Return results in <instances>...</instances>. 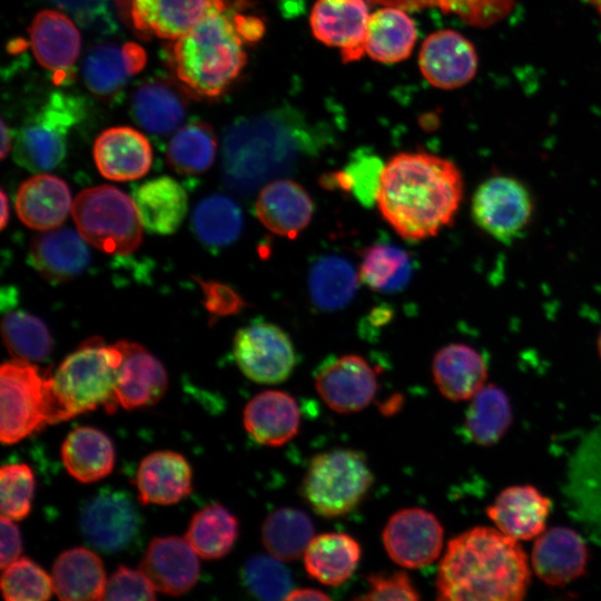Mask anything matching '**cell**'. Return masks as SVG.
Returning a JSON list of instances; mask_svg holds the SVG:
<instances>
[{
    "label": "cell",
    "mask_w": 601,
    "mask_h": 601,
    "mask_svg": "<svg viewBox=\"0 0 601 601\" xmlns=\"http://www.w3.org/2000/svg\"><path fill=\"white\" fill-rule=\"evenodd\" d=\"M247 590L260 600H285L292 591V577L282 560L269 554L249 558L242 571Z\"/></svg>",
    "instance_id": "obj_48"
},
{
    "label": "cell",
    "mask_w": 601,
    "mask_h": 601,
    "mask_svg": "<svg viewBox=\"0 0 601 601\" xmlns=\"http://www.w3.org/2000/svg\"><path fill=\"white\" fill-rule=\"evenodd\" d=\"M72 217L83 239L104 253L129 254L141 242L136 205L114 186L82 190L72 205Z\"/></svg>",
    "instance_id": "obj_7"
},
{
    "label": "cell",
    "mask_w": 601,
    "mask_h": 601,
    "mask_svg": "<svg viewBox=\"0 0 601 601\" xmlns=\"http://www.w3.org/2000/svg\"><path fill=\"white\" fill-rule=\"evenodd\" d=\"M366 0H316L311 28L316 39L341 49L344 62L362 58L370 19Z\"/></svg>",
    "instance_id": "obj_15"
},
{
    "label": "cell",
    "mask_w": 601,
    "mask_h": 601,
    "mask_svg": "<svg viewBox=\"0 0 601 601\" xmlns=\"http://www.w3.org/2000/svg\"><path fill=\"white\" fill-rule=\"evenodd\" d=\"M324 139L323 129L288 105L239 118L224 135V179L238 193H253L317 154Z\"/></svg>",
    "instance_id": "obj_2"
},
{
    "label": "cell",
    "mask_w": 601,
    "mask_h": 601,
    "mask_svg": "<svg viewBox=\"0 0 601 601\" xmlns=\"http://www.w3.org/2000/svg\"><path fill=\"white\" fill-rule=\"evenodd\" d=\"M51 578L55 593L66 601L102 600L107 584L102 561L85 548L60 553Z\"/></svg>",
    "instance_id": "obj_33"
},
{
    "label": "cell",
    "mask_w": 601,
    "mask_h": 601,
    "mask_svg": "<svg viewBox=\"0 0 601 601\" xmlns=\"http://www.w3.org/2000/svg\"><path fill=\"white\" fill-rule=\"evenodd\" d=\"M85 242L69 228L46 230L32 240L30 263L48 280H69L89 264L90 254Z\"/></svg>",
    "instance_id": "obj_30"
},
{
    "label": "cell",
    "mask_w": 601,
    "mask_h": 601,
    "mask_svg": "<svg viewBox=\"0 0 601 601\" xmlns=\"http://www.w3.org/2000/svg\"><path fill=\"white\" fill-rule=\"evenodd\" d=\"M14 205L24 225L46 231L66 220L71 208V196L62 179L40 174L30 177L19 187Z\"/></svg>",
    "instance_id": "obj_27"
},
{
    "label": "cell",
    "mask_w": 601,
    "mask_h": 601,
    "mask_svg": "<svg viewBox=\"0 0 601 601\" xmlns=\"http://www.w3.org/2000/svg\"><path fill=\"white\" fill-rule=\"evenodd\" d=\"M358 278L359 275L346 258L338 255L319 257L308 275L313 303L327 312L345 307L355 296Z\"/></svg>",
    "instance_id": "obj_39"
},
{
    "label": "cell",
    "mask_w": 601,
    "mask_h": 601,
    "mask_svg": "<svg viewBox=\"0 0 601 601\" xmlns=\"http://www.w3.org/2000/svg\"><path fill=\"white\" fill-rule=\"evenodd\" d=\"M156 591L140 569L120 565L107 580L102 600H154Z\"/></svg>",
    "instance_id": "obj_50"
},
{
    "label": "cell",
    "mask_w": 601,
    "mask_h": 601,
    "mask_svg": "<svg viewBox=\"0 0 601 601\" xmlns=\"http://www.w3.org/2000/svg\"><path fill=\"white\" fill-rule=\"evenodd\" d=\"M308 575L329 587L347 581L362 556L357 540L346 533H323L312 539L304 552Z\"/></svg>",
    "instance_id": "obj_34"
},
{
    "label": "cell",
    "mask_w": 601,
    "mask_h": 601,
    "mask_svg": "<svg viewBox=\"0 0 601 601\" xmlns=\"http://www.w3.org/2000/svg\"><path fill=\"white\" fill-rule=\"evenodd\" d=\"M475 224L496 240L508 244L528 226L532 211V197L515 178L495 176L483 181L472 198Z\"/></svg>",
    "instance_id": "obj_11"
},
{
    "label": "cell",
    "mask_w": 601,
    "mask_h": 601,
    "mask_svg": "<svg viewBox=\"0 0 601 601\" xmlns=\"http://www.w3.org/2000/svg\"><path fill=\"white\" fill-rule=\"evenodd\" d=\"M374 475L364 453L335 449L316 454L300 484L309 508L323 518L343 516L365 499Z\"/></svg>",
    "instance_id": "obj_6"
},
{
    "label": "cell",
    "mask_w": 601,
    "mask_h": 601,
    "mask_svg": "<svg viewBox=\"0 0 601 601\" xmlns=\"http://www.w3.org/2000/svg\"><path fill=\"white\" fill-rule=\"evenodd\" d=\"M368 591L357 600H418L420 593L404 571L371 573Z\"/></svg>",
    "instance_id": "obj_51"
},
{
    "label": "cell",
    "mask_w": 601,
    "mask_h": 601,
    "mask_svg": "<svg viewBox=\"0 0 601 601\" xmlns=\"http://www.w3.org/2000/svg\"><path fill=\"white\" fill-rule=\"evenodd\" d=\"M139 569L157 591L168 595H181L198 580V554L186 539L155 538L148 544Z\"/></svg>",
    "instance_id": "obj_18"
},
{
    "label": "cell",
    "mask_w": 601,
    "mask_h": 601,
    "mask_svg": "<svg viewBox=\"0 0 601 601\" xmlns=\"http://www.w3.org/2000/svg\"><path fill=\"white\" fill-rule=\"evenodd\" d=\"M315 387L331 410L341 414L355 413L373 401L377 391L376 372L359 355H342L319 366Z\"/></svg>",
    "instance_id": "obj_14"
},
{
    "label": "cell",
    "mask_w": 601,
    "mask_h": 601,
    "mask_svg": "<svg viewBox=\"0 0 601 601\" xmlns=\"http://www.w3.org/2000/svg\"><path fill=\"white\" fill-rule=\"evenodd\" d=\"M122 353L116 397L126 410L155 405L164 395L168 378L162 364L137 343H116Z\"/></svg>",
    "instance_id": "obj_20"
},
{
    "label": "cell",
    "mask_w": 601,
    "mask_h": 601,
    "mask_svg": "<svg viewBox=\"0 0 601 601\" xmlns=\"http://www.w3.org/2000/svg\"><path fill=\"white\" fill-rule=\"evenodd\" d=\"M234 22L243 40L256 41L264 33V24L256 17L235 14Z\"/></svg>",
    "instance_id": "obj_56"
},
{
    "label": "cell",
    "mask_w": 601,
    "mask_h": 601,
    "mask_svg": "<svg viewBox=\"0 0 601 601\" xmlns=\"http://www.w3.org/2000/svg\"><path fill=\"white\" fill-rule=\"evenodd\" d=\"M466 410L464 431L481 446L497 443L512 424L513 412L505 392L494 385H484L472 398Z\"/></svg>",
    "instance_id": "obj_38"
},
{
    "label": "cell",
    "mask_w": 601,
    "mask_h": 601,
    "mask_svg": "<svg viewBox=\"0 0 601 601\" xmlns=\"http://www.w3.org/2000/svg\"><path fill=\"white\" fill-rule=\"evenodd\" d=\"M300 412L296 400L283 391L256 394L245 406L244 426L259 444L280 446L299 430Z\"/></svg>",
    "instance_id": "obj_24"
},
{
    "label": "cell",
    "mask_w": 601,
    "mask_h": 601,
    "mask_svg": "<svg viewBox=\"0 0 601 601\" xmlns=\"http://www.w3.org/2000/svg\"><path fill=\"white\" fill-rule=\"evenodd\" d=\"M256 214L268 230L293 239L309 225L314 203L299 184L279 178L262 188L256 201Z\"/></svg>",
    "instance_id": "obj_22"
},
{
    "label": "cell",
    "mask_w": 601,
    "mask_h": 601,
    "mask_svg": "<svg viewBox=\"0 0 601 601\" xmlns=\"http://www.w3.org/2000/svg\"><path fill=\"white\" fill-rule=\"evenodd\" d=\"M598 352H599V356L601 358V331H600L599 336H598Z\"/></svg>",
    "instance_id": "obj_61"
},
{
    "label": "cell",
    "mask_w": 601,
    "mask_h": 601,
    "mask_svg": "<svg viewBox=\"0 0 601 601\" xmlns=\"http://www.w3.org/2000/svg\"><path fill=\"white\" fill-rule=\"evenodd\" d=\"M530 583L529 559L519 541L480 525L449 541L437 569L436 599L520 601Z\"/></svg>",
    "instance_id": "obj_3"
},
{
    "label": "cell",
    "mask_w": 601,
    "mask_h": 601,
    "mask_svg": "<svg viewBox=\"0 0 601 601\" xmlns=\"http://www.w3.org/2000/svg\"><path fill=\"white\" fill-rule=\"evenodd\" d=\"M142 226L152 234L169 235L178 229L187 213V195L171 177H157L132 190Z\"/></svg>",
    "instance_id": "obj_32"
},
{
    "label": "cell",
    "mask_w": 601,
    "mask_h": 601,
    "mask_svg": "<svg viewBox=\"0 0 601 601\" xmlns=\"http://www.w3.org/2000/svg\"><path fill=\"white\" fill-rule=\"evenodd\" d=\"M61 459L71 476L82 483H90L104 479L112 471L115 449L102 431L81 426L65 439Z\"/></svg>",
    "instance_id": "obj_35"
},
{
    "label": "cell",
    "mask_w": 601,
    "mask_h": 601,
    "mask_svg": "<svg viewBox=\"0 0 601 601\" xmlns=\"http://www.w3.org/2000/svg\"><path fill=\"white\" fill-rule=\"evenodd\" d=\"M462 195V175L451 160L400 152L384 165L376 205L402 238L418 242L453 223Z\"/></svg>",
    "instance_id": "obj_1"
},
{
    "label": "cell",
    "mask_w": 601,
    "mask_h": 601,
    "mask_svg": "<svg viewBox=\"0 0 601 601\" xmlns=\"http://www.w3.org/2000/svg\"><path fill=\"white\" fill-rule=\"evenodd\" d=\"M417 40V30L405 10L396 7L381 8L370 16L365 51L381 62L406 59Z\"/></svg>",
    "instance_id": "obj_36"
},
{
    "label": "cell",
    "mask_w": 601,
    "mask_h": 601,
    "mask_svg": "<svg viewBox=\"0 0 601 601\" xmlns=\"http://www.w3.org/2000/svg\"><path fill=\"white\" fill-rule=\"evenodd\" d=\"M82 114L83 105L78 97L52 93L20 128L14 141V160L33 173L56 168L66 156L68 134Z\"/></svg>",
    "instance_id": "obj_9"
},
{
    "label": "cell",
    "mask_w": 601,
    "mask_h": 601,
    "mask_svg": "<svg viewBox=\"0 0 601 601\" xmlns=\"http://www.w3.org/2000/svg\"><path fill=\"white\" fill-rule=\"evenodd\" d=\"M217 140L213 128L203 121H193L175 132L167 148L169 166L181 175L206 171L214 162Z\"/></svg>",
    "instance_id": "obj_44"
},
{
    "label": "cell",
    "mask_w": 601,
    "mask_h": 601,
    "mask_svg": "<svg viewBox=\"0 0 601 601\" xmlns=\"http://www.w3.org/2000/svg\"><path fill=\"white\" fill-rule=\"evenodd\" d=\"M462 0H368L372 4L396 7L403 10L439 8L445 13L456 14Z\"/></svg>",
    "instance_id": "obj_55"
},
{
    "label": "cell",
    "mask_w": 601,
    "mask_h": 601,
    "mask_svg": "<svg viewBox=\"0 0 601 601\" xmlns=\"http://www.w3.org/2000/svg\"><path fill=\"white\" fill-rule=\"evenodd\" d=\"M238 534L236 516L221 504L213 503L193 515L185 539L198 556L216 560L230 552Z\"/></svg>",
    "instance_id": "obj_40"
},
{
    "label": "cell",
    "mask_w": 601,
    "mask_h": 601,
    "mask_svg": "<svg viewBox=\"0 0 601 601\" xmlns=\"http://www.w3.org/2000/svg\"><path fill=\"white\" fill-rule=\"evenodd\" d=\"M589 549L574 530L554 526L535 538L531 552V568L550 587H564L585 573Z\"/></svg>",
    "instance_id": "obj_17"
},
{
    "label": "cell",
    "mask_w": 601,
    "mask_h": 601,
    "mask_svg": "<svg viewBox=\"0 0 601 601\" xmlns=\"http://www.w3.org/2000/svg\"><path fill=\"white\" fill-rule=\"evenodd\" d=\"M81 23L109 22V0H49Z\"/></svg>",
    "instance_id": "obj_53"
},
{
    "label": "cell",
    "mask_w": 601,
    "mask_h": 601,
    "mask_svg": "<svg viewBox=\"0 0 601 601\" xmlns=\"http://www.w3.org/2000/svg\"><path fill=\"white\" fill-rule=\"evenodd\" d=\"M384 164L367 149L356 150L343 170L324 175L321 183L326 188L351 193L363 206L376 203Z\"/></svg>",
    "instance_id": "obj_45"
},
{
    "label": "cell",
    "mask_w": 601,
    "mask_h": 601,
    "mask_svg": "<svg viewBox=\"0 0 601 601\" xmlns=\"http://www.w3.org/2000/svg\"><path fill=\"white\" fill-rule=\"evenodd\" d=\"M131 111L136 122L146 131L166 135L183 121L186 101L168 82L150 81L135 91Z\"/></svg>",
    "instance_id": "obj_37"
},
{
    "label": "cell",
    "mask_w": 601,
    "mask_h": 601,
    "mask_svg": "<svg viewBox=\"0 0 601 601\" xmlns=\"http://www.w3.org/2000/svg\"><path fill=\"white\" fill-rule=\"evenodd\" d=\"M30 41L38 62L59 75L76 62L80 51V35L63 13L42 10L30 27Z\"/></svg>",
    "instance_id": "obj_31"
},
{
    "label": "cell",
    "mask_w": 601,
    "mask_h": 601,
    "mask_svg": "<svg viewBox=\"0 0 601 601\" xmlns=\"http://www.w3.org/2000/svg\"><path fill=\"white\" fill-rule=\"evenodd\" d=\"M358 275L373 290L396 293L408 285L413 275V260L400 246L374 244L363 252Z\"/></svg>",
    "instance_id": "obj_42"
},
{
    "label": "cell",
    "mask_w": 601,
    "mask_h": 601,
    "mask_svg": "<svg viewBox=\"0 0 601 601\" xmlns=\"http://www.w3.org/2000/svg\"><path fill=\"white\" fill-rule=\"evenodd\" d=\"M191 221L198 239L211 247L234 243L244 225L240 207L225 195H210L200 200L195 207Z\"/></svg>",
    "instance_id": "obj_43"
},
{
    "label": "cell",
    "mask_w": 601,
    "mask_h": 601,
    "mask_svg": "<svg viewBox=\"0 0 601 601\" xmlns=\"http://www.w3.org/2000/svg\"><path fill=\"white\" fill-rule=\"evenodd\" d=\"M191 467L184 455L173 451H157L140 462L136 485L144 504L169 505L191 492Z\"/></svg>",
    "instance_id": "obj_25"
},
{
    "label": "cell",
    "mask_w": 601,
    "mask_h": 601,
    "mask_svg": "<svg viewBox=\"0 0 601 601\" xmlns=\"http://www.w3.org/2000/svg\"><path fill=\"white\" fill-rule=\"evenodd\" d=\"M226 9L225 0H131L130 16L137 30L175 40L211 12Z\"/></svg>",
    "instance_id": "obj_21"
},
{
    "label": "cell",
    "mask_w": 601,
    "mask_h": 601,
    "mask_svg": "<svg viewBox=\"0 0 601 601\" xmlns=\"http://www.w3.org/2000/svg\"><path fill=\"white\" fill-rule=\"evenodd\" d=\"M418 66L424 78L434 87L455 89L470 82L477 70L473 45L455 30L431 33L422 43Z\"/></svg>",
    "instance_id": "obj_16"
},
{
    "label": "cell",
    "mask_w": 601,
    "mask_h": 601,
    "mask_svg": "<svg viewBox=\"0 0 601 601\" xmlns=\"http://www.w3.org/2000/svg\"><path fill=\"white\" fill-rule=\"evenodd\" d=\"M584 1L591 4L592 7H594L597 11L601 14V0H584Z\"/></svg>",
    "instance_id": "obj_60"
},
{
    "label": "cell",
    "mask_w": 601,
    "mask_h": 601,
    "mask_svg": "<svg viewBox=\"0 0 601 601\" xmlns=\"http://www.w3.org/2000/svg\"><path fill=\"white\" fill-rule=\"evenodd\" d=\"M55 424L50 377L29 361L17 358L0 368V439L13 444Z\"/></svg>",
    "instance_id": "obj_8"
},
{
    "label": "cell",
    "mask_w": 601,
    "mask_h": 601,
    "mask_svg": "<svg viewBox=\"0 0 601 601\" xmlns=\"http://www.w3.org/2000/svg\"><path fill=\"white\" fill-rule=\"evenodd\" d=\"M565 486L582 515L601 529V422L581 440L572 454Z\"/></svg>",
    "instance_id": "obj_26"
},
{
    "label": "cell",
    "mask_w": 601,
    "mask_h": 601,
    "mask_svg": "<svg viewBox=\"0 0 601 601\" xmlns=\"http://www.w3.org/2000/svg\"><path fill=\"white\" fill-rule=\"evenodd\" d=\"M233 354L243 374L260 384L286 381L296 365V352L288 334L269 322L257 321L239 328Z\"/></svg>",
    "instance_id": "obj_10"
},
{
    "label": "cell",
    "mask_w": 601,
    "mask_h": 601,
    "mask_svg": "<svg viewBox=\"0 0 601 601\" xmlns=\"http://www.w3.org/2000/svg\"><path fill=\"white\" fill-rule=\"evenodd\" d=\"M2 339L17 358L41 362L52 351V338L45 323L27 312L8 313L1 323Z\"/></svg>",
    "instance_id": "obj_46"
},
{
    "label": "cell",
    "mask_w": 601,
    "mask_h": 601,
    "mask_svg": "<svg viewBox=\"0 0 601 601\" xmlns=\"http://www.w3.org/2000/svg\"><path fill=\"white\" fill-rule=\"evenodd\" d=\"M552 501L530 484L502 490L486 509L487 518L504 534L525 541L545 531Z\"/></svg>",
    "instance_id": "obj_19"
},
{
    "label": "cell",
    "mask_w": 601,
    "mask_h": 601,
    "mask_svg": "<svg viewBox=\"0 0 601 601\" xmlns=\"http://www.w3.org/2000/svg\"><path fill=\"white\" fill-rule=\"evenodd\" d=\"M1 532V552H0V566L6 568L11 562L19 559L22 543L21 535L18 526L12 519L1 515L0 520Z\"/></svg>",
    "instance_id": "obj_54"
},
{
    "label": "cell",
    "mask_w": 601,
    "mask_h": 601,
    "mask_svg": "<svg viewBox=\"0 0 601 601\" xmlns=\"http://www.w3.org/2000/svg\"><path fill=\"white\" fill-rule=\"evenodd\" d=\"M145 62V51L134 42L121 47L100 43L91 48L83 60V80L92 93L107 98L117 93Z\"/></svg>",
    "instance_id": "obj_28"
},
{
    "label": "cell",
    "mask_w": 601,
    "mask_h": 601,
    "mask_svg": "<svg viewBox=\"0 0 601 601\" xmlns=\"http://www.w3.org/2000/svg\"><path fill=\"white\" fill-rule=\"evenodd\" d=\"M432 373L441 394L459 402L472 398L485 385L487 367L476 349L453 343L437 351Z\"/></svg>",
    "instance_id": "obj_29"
},
{
    "label": "cell",
    "mask_w": 601,
    "mask_h": 601,
    "mask_svg": "<svg viewBox=\"0 0 601 601\" xmlns=\"http://www.w3.org/2000/svg\"><path fill=\"white\" fill-rule=\"evenodd\" d=\"M11 148V132L4 121H1V158H6Z\"/></svg>",
    "instance_id": "obj_58"
},
{
    "label": "cell",
    "mask_w": 601,
    "mask_h": 601,
    "mask_svg": "<svg viewBox=\"0 0 601 601\" xmlns=\"http://www.w3.org/2000/svg\"><path fill=\"white\" fill-rule=\"evenodd\" d=\"M9 220V204L8 197L4 190H1V216H0V226L3 229Z\"/></svg>",
    "instance_id": "obj_59"
},
{
    "label": "cell",
    "mask_w": 601,
    "mask_h": 601,
    "mask_svg": "<svg viewBox=\"0 0 601 601\" xmlns=\"http://www.w3.org/2000/svg\"><path fill=\"white\" fill-rule=\"evenodd\" d=\"M205 297V306L215 316H227L237 314L246 305L243 298L230 287L215 283L201 282Z\"/></svg>",
    "instance_id": "obj_52"
},
{
    "label": "cell",
    "mask_w": 601,
    "mask_h": 601,
    "mask_svg": "<svg viewBox=\"0 0 601 601\" xmlns=\"http://www.w3.org/2000/svg\"><path fill=\"white\" fill-rule=\"evenodd\" d=\"M243 41L227 9L211 12L174 43V70L191 93L217 97L246 63Z\"/></svg>",
    "instance_id": "obj_4"
},
{
    "label": "cell",
    "mask_w": 601,
    "mask_h": 601,
    "mask_svg": "<svg viewBox=\"0 0 601 601\" xmlns=\"http://www.w3.org/2000/svg\"><path fill=\"white\" fill-rule=\"evenodd\" d=\"M382 539L392 561L407 569H418L439 558L444 531L433 513L420 508H407L388 519Z\"/></svg>",
    "instance_id": "obj_13"
},
{
    "label": "cell",
    "mask_w": 601,
    "mask_h": 601,
    "mask_svg": "<svg viewBox=\"0 0 601 601\" xmlns=\"http://www.w3.org/2000/svg\"><path fill=\"white\" fill-rule=\"evenodd\" d=\"M35 492V476L27 464L4 465L0 470L1 515L19 521L30 510Z\"/></svg>",
    "instance_id": "obj_49"
},
{
    "label": "cell",
    "mask_w": 601,
    "mask_h": 601,
    "mask_svg": "<svg viewBox=\"0 0 601 601\" xmlns=\"http://www.w3.org/2000/svg\"><path fill=\"white\" fill-rule=\"evenodd\" d=\"M0 585L7 601H43L55 592L52 578L24 556L2 569Z\"/></svg>",
    "instance_id": "obj_47"
},
{
    "label": "cell",
    "mask_w": 601,
    "mask_h": 601,
    "mask_svg": "<svg viewBox=\"0 0 601 601\" xmlns=\"http://www.w3.org/2000/svg\"><path fill=\"white\" fill-rule=\"evenodd\" d=\"M93 158L104 177L127 181L148 173L152 162V149L141 132L130 127H114L102 131L96 139Z\"/></svg>",
    "instance_id": "obj_23"
},
{
    "label": "cell",
    "mask_w": 601,
    "mask_h": 601,
    "mask_svg": "<svg viewBox=\"0 0 601 601\" xmlns=\"http://www.w3.org/2000/svg\"><path fill=\"white\" fill-rule=\"evenodd\" d=\"M122 361L117 346L93 337L69 354L50 377L55 423L104 407L114 413L116 384Z\"/></svg>",
    "instance_id": "obj_5"
},
{
    "label": "cell",
    "mask_w": 601,
    "mask_h": 601,
    "mask_svg": "<svg viewBox=\"0 0 601 601\" xmlns=\"http://www.w3.org/2000/svg\"><path fill=\"white\" fill-rule=\"evenodd\" d=\"M314 538L311 518L294 508L275 510L262 525V542L269 554L282 561H293L304 554Z\"/></svg>",
    "instance_id": "obj_41"
},
{
    "label": "cell",
    "mask_w": 601,
    "mask_h": 601,
    "mask_svg": "<svg viewBox=\"0 0 601 601\" xmlns=\"http://www.w3.org/2000/svg\"><path fill=\"white\" fill-rule=\"evenodd\" d=\"M329 597L323 591L314 588H302L292 590L285 598V600H328Z\"/></svg>",
    "instance_id": "obj_57"
},
{
    "label": "cell",
    "mask_w": 601,
    "mask_h": 601,
    "mask_svg": "<svg viewBox=\"0 0 601 601\" xmlns=\"http://www.w3.org/2000/svg\"><path fill=\"white\" fill-rule=\"evenodd\" d=\"M79 523L86 541L105 553L130 548L141 530L138 509L124 491L97 493L83 504Z\"/></svg>",
    "instance_id": "obj_12"
}]
</instances>
